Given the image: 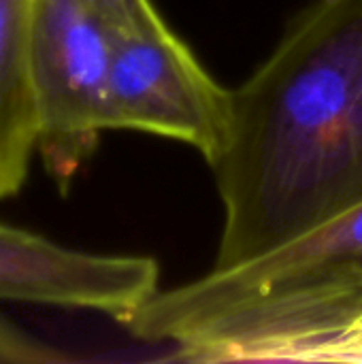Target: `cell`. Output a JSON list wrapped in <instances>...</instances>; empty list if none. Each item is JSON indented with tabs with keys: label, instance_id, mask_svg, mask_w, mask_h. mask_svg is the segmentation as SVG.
Instances as JSON below:
<instances>
[{
	"label": "cell",
	"instance_id": "cell-6",
	"mask_svg": "<svg viewBox=\"0 0 362 364\" xmlns=\"http://www.w3.org/2000/svg\"><path fill=\"white\" fill-rule=\"evenodd\" d=\"M34 0H0V198L26 183L36 154L30 94V38Z\"/></svg>",
	"mask_w": 362,
	"mask_h": 364
},
{
	"label": "cell",
	"instance_id": "cell-7",
	"mask_svg": "<svg viewBox=\"0 0 362 364\" xmlns=\"http://www.w3.org/2000/svg\"><path fill=\"white\" fill-rule=\"evenodd\" d=\"M273 363H362V320L329 337L292 346Z\"/></svg>",
	"mask_w": 362,
	"mask_h": 364
},
{
	"label": "cell",
	"instance_id": "cell-4",
	"mask_svg": "<svg viewBox=\"0 0 362 364\" xmlns=\"http://www.w3.org/2000/svg\"><path fill=\"white\" fill-rule=\"evenodd\" d=\"M230 124V90L198 64L169 26L113 32L107 130H141L196 147L207 162Z\"/></svg>",
	"mask_w": 362,
	"mask_h": 364
},
{
	"label": "cell",
	"instance_id": "cell-1",
	"mask_svg": "<svg viewBox=\"0 0 362 364\" xmlns=\"http://www.w3.org/2000/svg\"><path fill=\"white\" fill-rule=\"evenodd\" d=\"M209 166L224 205L215 269L362 203V0H318L237 90Z\"/></svg>",
	"mask_w": 362,
	"mask_h": 364
},
{
	"label": "cell",
	"instance_id": "cell-8",
	"mask_svg": "<svg viewBox=\"0 0 362 364\" xmlns=\"http://www.w3.org/2000/svg\"><path fill=\"white\" fill-rule=\"evenodd\" d=\"M113 32H147L164 28L151 0H83Z\"/></svg>",
	"mask_w": 362,
	"mask_h": 364
},
{
	"label": "cell",
	"instance_id": "cell-2",
	"mask_svg": "<svg viewBox=\"0 0 362 364\" xmlns=\"http://www.w3.org/2000/svg\"><path fill=\"white\" fill-rule=\"evenodd\" d=\"M362 320V203L241 264L156 292L122 324L186 363H273Z\"/></svg>",
	"mask_w": 362,
	"mask_h": 364
},
{
	"label": "cell",
	"instance_id": "cell-3",
	"mask_svg": "<svg viewBox=\"0 0 362 364\" xmlns=\"http://www.w3.org/2000/svg\"><path fill=\"white\" fill-rule=\"evenodd\" d=\"M113 28L83 0H34L30 94L36 154L66 194L107 130Z\"/></svg>",
	"mask_w": 362,
	"mask_h": 364
},
{
	"label": "cell",
	"instance_id": "cell-5",
	"mask_svg": "<svg viewBox=\"0 0 362 364\" xmlns=\"http://www.w3.org/2000/svg\"><path fill=\"white\" fill-rule=\"evenodd\" d=\"M158 292V262L73 250L0 224V301L90 309L119 322Z\"/></svg>",
	"mask_w": 362,
	"mask_h": 364
}]
</instances>
